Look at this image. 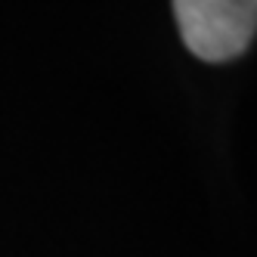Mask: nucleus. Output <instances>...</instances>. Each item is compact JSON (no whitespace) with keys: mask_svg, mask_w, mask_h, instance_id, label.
I'll return each instance as SVG.
<instances>
[{"mask_svg":"<svg viewBox=\"0 0 257 257\" xmlns=\"http://www.w3.org/2000/svg\"><path fill=\"white\" fill-rule=\"evenodd\" d=\"M174 16L189 53L205 62L235 59L257 34V0H174Z\"/></svg>","mask_w":257,"mask_h":257,"instance_id":"nucleus-1","label":"nucleus"}]
</instances>
